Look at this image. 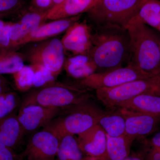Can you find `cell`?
<instances>
[{
    "label": "cell",
    "instance_id": "6da1fadb",
    "mask_svg": "<svg viewBox=\"0 0 160 160\" xmlns=\"http://www.w3.org/2000/svg\"><path fill=\"white\" fill-rule=\"evenodd\" d=\"M92 33V47L89 56L96 68L102 72L123 67L131 59L130 38L127 29L97 27Z\"/></svg>",
    "mask_w": 160,
    "mask_h": 160
},
{
    "label": "cell",
    "instance_id": "7a4b0ae2",
    "mask_svg": "<svg viewBox=\"0 0 160 160\" xmlns=\"http://www.w3.org/2000/svg\"><path fill=\"white\" fill-rule=\"evenodd\" d=\"M130 38V63L152 78L160 73V38L144 23L132 21L127 26Z\"/></svg>",
    "mask_w": 160,
    "mask_h": 160
},
{
    "label": "cell",
    "instance_id": "3957f363",
    "mask_svg": "<svg viewBox=\"0 0 160 160\" xmlns=\"http://www.w3.org/2000/svg\"><path fill=\"white\" fill-rule=\"evenodd\" d=\"M65 109L61 116L44 127L54 132L61 138L66 134L78 135L97 125L103 111L89 101Z\"/></svg>",
    "mask_w": 160,
    "mask_h": 160
},
{
    "label": "cell",
    "instance_id": "277c9868",
    "mask_svg": "<svg viewBox=\"0 0 160 160\" xmlns=\"http://www.w3.org/2000/svg\"><path fill=\"white\" fill-rule=\"evenodd\" d=\"M32 92L21 106L35 104L46 107L66 109L89 101L86 90L62 83L52 82Z\"/></svg>",
    "mask_w": 160,
    "mask_h": 160
},
{
    "label": "cell",
    "instance_id": "5b68a950",
    "mask_svg": "<svg viewBox=\"0 0 160 160\" xmlns=\"http://www.w3.org/2000/svg\"><path fill=\"white\" fill-rule=\"evenodd\" d=\"M146 0H99L88 13L97 27L126 29Z\"/></svg>",
    "mask_w": 160,
    "mask_h": 160
},
{
    "label": "cell",
    "instance_id": "8992f818",
    "mask_svg": "<svg viewBox=\"0 0 160 160\" xmlns=\"http://www.w3.org/2000/svg\"><path fill=\"white\" fill-rule=\"evenodd\" d=\"M155 87L152 78L135 80L119 86L96 90L97 97L107 108L113 109L123 102L141 94L154 93Z\"/></svg>",
    "mask_w": 160,
    "mask_h": 160
},
{
    "label": "cell",
    "instance_id": "52a82bcc",
    "mask_svg": "<svg viewBox=\"0 0 160 160\" xmlns=\"http://www.w3.org/2000/svg\"><path fill=\"white\" fill-rule=\"evenodd\" d=\"M151 78L143 73L134 65H128L102 72H94L80 80L82 86L88 89L97 90L119 86L135 80Z\"/></svg>",
    "mask_w": 160,
    "mask_h": 160
},
{
    "label": "cell",
    "instance_id": "ba28073f",
    "mask_svg": "<svg viewBox=\"0 0 160 160\" xmlns=\"http://www.w3.org/2000/svg\"><path fill=\"white\" fill-rule=\"evenodd\" d=\"M31 64H38L48 69L55 78L64 68L65 50L61 40L53 38L31 49L28 56Z\"/></svg>",
    "mask_w": 160,
    "mask_h": 160
},
{
    "label": "cell",
    "instance_id": "9c48e42d",
    "mask_svg": "<svg viewBox=\"0 0 160 160\" xmlns=\"http://www.w3.org/2000/svg\"><path fill=\"white\" fill-rule=\"evenodd\" d=\"M61 139L54 132L44 128L30 138L23 154L27 160H55Z\"/></svg>",
    "mask_w": 160,
    "mask_h": 160
},
{
    "label": "cell",
    "instance_id": "30bf717a",
    "mask_svg": "<svg viewBox=\"0 0 160 160\" xmlns=\"http://www.w3.org/2000/svg\"><path fill=\"white\" fill-rule=\"evenodd\" d=\"M119 109L126 119V135L132 141L143 139L159 127L160 115Z\"/></svg>",
    "mask_w": 160,
    "mask_h": 160
},
{
    "label": "cell",
    "instance_id": "8fae6325",
    "mask_svg": "<svg viewBox=\"0 0 160 160\" xmlns=\"http://www.w3.org/2000/svg\"><path fill=\"white\" fill-rule=\"evenodd\" d=\"M61 112V108L31 104L21 106L17 117L26 132L44 128L58 117Z\"/></svg>",
    "mask_w": 160,
    "mask_h": 160
},
{
    "label": "cell",
    "instance_id": "7c38bea8",
    "mask_svg": "<svg viewBox=\"0 0 160 160\" xmlns=\"http://www.w3.org/2000/svg\"><path fill=\"white\" fill-rule=\"evenodd\" d=\"M61 41L65 51L73 55H88L92 47L91 28L86 22L78 21L66 30Z\"/></svg>",
    "mask_w": 160,
    "mask_h": 160
},
{
    "label": "cell",
    "instance_id": "4fadbf2b",
    "mask_svg": "<svg viewBox=\"0 0 160 160\" xmlns=\"http://www.w3.org/2000/svg\"><path fill=\"white\" fill-rule=\"evenodd\" d=\"M77 140L85 160L98 159L106 152L107 136L98 124L78 135Z\"/></svg>",
    "mask_w": 160,
    "mask_h": 160
},
{
    "label": "cell",
    "instance_id": "5bb4252c",
    "mask_svg": "<svg viewBox=\"0 0 160 160\" xmlns=\"http://www.w3.org/2000/svg\"><path fill=\"white\" fill-rule=\"evenodd\" d=\"M80 15L53 20L46 24H42L35 30L21 40L16 47L30 42L46 40L66 31L79 20Z\"/></svg>",
    "mask_w": 160,
    "mask_h": 160
},
{
    "label": "cell",
    "instance_id": "9a60e30c",
    "mask_svg": "<svg viewBox=\"0 0 160 160\" xmlns=\"http://www.w3.org/2000/svg\"><path fill=\"white\" fill-rule=\"evenodd\" d=\"M48 12L31 11L26 13L20 21L12 23L9 32L10 43L7 49H13L18 42L35 30L46 20Z\"/></svg>",
    "mask_w": 160,
    "mask_h": 160
},
{
    "label": "cell",
    "instance_id": "2e32d148",
    "mask_svg": "<svg viewBox=\"0 0 160 160\" xmlns=\"http://www.w3.org/2000/svg\"><path fill=\"white\" fill-rule=\"evenodd\" d=\"M99 0H64L48 12L46 20H55L72 17L88 12Z\"/></svg>",
    "mask_w": 160,
    "mask_h": 160
},
{
    "label": "cell",
    "instance_id": "e0dca14e",
    "mask_svg": "<svg viewBox=\"0 0 160 160\" xmlns=\"http://www.w3.org/2000/svg\"><path fill=\"white\" fill-rule=\"evenodd\" d=\"M25 132L16 115L10 114L0 118V142L13 151Z\"/></svg>",
    "mask_w": 160,
    "mask_h": 160
},
{
    "label": "cell",
    "instance_id": "ac0fdd59",
    "mask_svg": "<svg viewBox=\"0 0 160 160\" xmlns=\"http://www.w3.org/2000/svg\"><path fill=\"white\" fill-rule=\"evenodd\" d=\"M117 108L160 115V96L153 93H142L121 103Z\"/></svg>",
    "mask_w": 160,
    "mask_h": 160
},
{
    "label": "cell",
    "instance_id": "d6986e66",
    "mask_svg": "<svg viewBox=\"0 0 160 160\" xmlns=\"http://www.w3.org/2000/svg\"><path fill=\"white\" fill-rule=\"evenodd\" d=\"M102 111L99 117L98 124L112 137H118L126 135V119L120 109Z\"/></svg>",
    "mask_w": 160,
    "mask_h": 160
},
{
    "label": "cell",
    "instance_id": "ffe728a7",
    "mask_svg": "<svg viewBox=\"0 0 160 160\" xmlns=\"http://www.w3.org/2000/svg\"><path fill=\"white\" fill-rule=\"evenodd\" d=\"M107 144L106 152L102 157L96 160H122L130 154L133 141L126 135L112 137L106 135Z\"/></svg>",
    "mask_w": 160,
    "mask_h": 160
},
{
    "label": "cell",
    "instance_id": "44dd1931",
    "mask_svg": "<svg viewBox=\"0 0 160 160\" xmlns=\"http://www.w3.org/2000/svg\"><path fill=\"white\" fill-rule=\"evenodd\" d=\"M64 68L69 75L81 79L96 72L89 54L78 55L66 59Z\"/></svg>",
    "mask_w": 160,
    "mask_h": 160
},
{
    "label": "cell",
    "instance_id": "7402d4cb",
    "mask_svg": "<svg viewBox=\"0 0 160 160\" xmlns=\"http://www.w3.org/2000/svg\"><path fill=\"white\" fill-rule=\"evenodd\" d=\"M132 21L144 23L158 29L160 25V0L144 1L131 20Z\"/></svg>",
    "mask_w": 160,
    "mask_h": 160
},
{
    "label": "cell",
    "instance_id": "603a6c76",
    "mask_svg": "<svg viewBox=\"0 0 160 160\" xmlns=\"http://www.w3.org/2000/svg\"><path fill=\"white\" fill-rule=\"evenodd\" d=\"M55 160H85V156L74 135L66 134L61 138Z\"/></svg>",
    "mask_w": 160,
    "mask_h": 160
},
{
    "label": "cell",
    "instance_id": "cb8c5ba5",
    "mask_svg": "<svg viewBox=\"0 0 160 160\" xmlns=\"http://www.w3.org/2000/svg\"><path fill=\"white\" fill-rule=\"evenodd\" d=\"M24 66L21 54L12 49H0V75L14 74Z\"/></svg>",
    "mask_w": 160,
    "mask_h": 160
},
{
    "label": "cell",
    "instance_id": "d4e9b609",
    "mask_svg": "<svg viewBox=\"0 0 160 160\" xmlns=\"http://www.w3.org/2000/svg\"><path fill=\"white\" fill-rule=\"evenodd\" d=\"M13 77L16 87L19 91H27L33 86L34 72L30 66H24Z\"/></svg>",
    "mask_w": 160,
    "mask_h": 160
},
{
    "label": "cell",
    "instance_id": "484cf974",
    "mask_svg": "<svg viewBox=\"0 0 160 160\" xmlns=\"http://www.w3.org/2000/svg\"><path fill=\"white\" fill-rule=\"evenodd\" d=\"M18 102L17 94L14 92L6 91L0 95V118L11 114Z\"/></svg>",
    "mask_w": 160,
    "mask_h": 160
},
{
    "label": "cell",
    "instance_id": "4316f807",
    "mask_svg": "<svg viewBox=\"0 0 160 160\" xmlns=\"http://www.w3.org/2000/svg\"><path fill=\"white\" fill-rule=\"evenodd\" d=\"M30 66L34 72L33 86L40 88L54 82L55 78L44 66L38 64H31Z\"/></svg>",
    "mask_w": 160,
    "mask_h": 160
},
{
    "label": "cell",
    "instance_id": "83f0119b",
    "mask_svg": "<svg viewBox=\"0 0 160 160\" xmlns=\"http://www.w3.org/2000/svg\"><path fill=\"white\" fill-rule=\"evenodd\" d=\"M12 23L0 20V49H8L10 43L9 32Z\"/></svg>",
    "mask_w": 160,
    "mask_h": 160
},
{
    "label": "cell",
    "instance_id": "f1b7e54d",
    "mask_svg": "<svg viewBox=\"0 0 160 160\" xmlns=\"http://www.w3.org/2000/svg\"><path fill=\"white\" fill-rule=\"evenodd\" d=\"M53 7L52 0H31L29 10L39 12H49Z\"/></svg>",
    "mask_w": 160,
    "mask_h": 160
},
{
    "label": "cell",
    "instance_id": "f546056e",
    "mask_svg": "<svg viewBox=\"0 0 160 160\" xmlns=\"http://www.w3.org/2000/svg\"><path fill=\"white\" fill-rule=\"evenodd\" d=\"M22 0H0V14L10 13L21 6Z\"/></svg>",
    "mask_w": 160,
    "mask_h": 160
},
{
    "label": "cell",
    "instance_id": "4dcf8cb0",
    "mask_svg": "<svg viewBox=\"0 0 160 160\" xmlns=\"http://www.w3.org/2000/svg\"><path fill=\"white\" fill-rule=\"evenodd\" d=\"M0 160H18L13 150L0 142Z\"/></svg>",
    "mask_w": 160,
    "mask_h": 160
},
{
    "label": "cell",
    "instance_id": "1f68e13d",
    "mask_svg": "<svg viewBox=\"0 0 160 160\" xmlns=\"http://www.w3.org/2000/svg\"><path fill=\"white\" fill-rule=\"evenodd\" d=\"M144 144L147 146L160 149V132H158L149 140H145Z\"/></svg>",
    "mask_w": 160,
    "mask_h": 160
},
{
    "label": "cell",
    "instance_id": "d6a6232c",
    "mask_svg": "<svg viewBox=\"0 0 160 160\" xmlns=\"http://www.w3.org/2000/svg\"><path fill=\"white\" fill-rule=\"evenodd\" d=\"M122 160H147L143 153L141 151L137 153L129 154L128 157Z\"/></svg>",
    "mask_w": 160,
    "mask_h": 160
},
{
    "label": "cell",
    "instance_id": "836d02e7",
    "mask_svg": "<svg viewBox=\"0 0 160 160\" xmlns=\"http://www.w3.org/2000/svg\"><path fill=\"white\" fill-rule=\"evenodd\" d=\"M152 79L155 87V94L160 96V73L152 77Z\"/></svg>",
    "mask_w": 160,
    "mask_h": 160
},
{
    "label": "cell",
    "instance_id": "e575fe53",
    "mask_svg": "<svg viewBox=\"0 0 160 160\" xmlns=\"http://www.w3.org/2000/svg\"><path fill=\"white\" fill-rule=\"evenodd\" d=\"M6 91H7V89L6 85H1V86H0V95Z\"/></svg>",
    "mask_w": 160,
    "mask_h": 160
},
{
    "label": "cell",
    "instance_id": "d590c367",
    "mask_svg": "<svg viewBox=\"0 0 160 160\" xmlns=\"http://www.w3.org/2000/svg\"><path fill=\"white\" fill-rule=\"evenodd\" d=\"M64 0H52V1H53V5H54V7L60 5L61 3L63 2H64Z\"/></svg>",
    "mask_w": 160,
    "mask_h": 160
},
{
    "label": "cell",
    "instance_id": "8d00e7d4",
    "mask_svg": "<svg viewBox=\"0 0 160 160\" xmlns=\"http://www.w3.org/2000/svg\"><path fill=\"white\" fill-rule=\"evenodd\" d=\"M6 80L1 75H0V86H1V85H6Z\"/></svg>",
    "mask_w": 160,
    "mask_h": 160
},
{
    "label": "cell",
    "instance_id": "74e56055",
    "mask_svg": "<svg viewBox=\"0 0 160 160\" xmlns=\"http://www.w3.org/2000/svg\"><path fill=\"white\" fill-rule=\"evenodd\" d=\"M158 31H159L160 32V25L158 29Z\"/></svg>",
    "mask_w": 160,
    "mask_h": 160
},
{
    "label": "cell",
    "instance_id": "f35d334b",
    "mask_svg": "<svg viewBox=\"0 0 160 160\" xmlns=\"http://www.w3.org/2000/svg\"><path fill=\"white\" fill-rule=\"evenodd\" d=\"M2 15L0 14V18H1V17H2Z\"/></svg>",
    "mask_w": 160,
    "mask_h": 160
}]
</instances>
